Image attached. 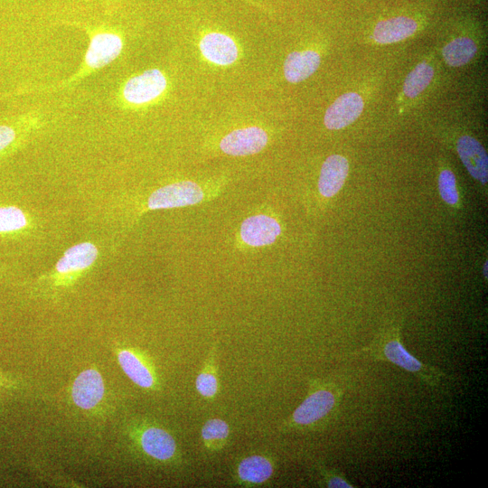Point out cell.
<instances>
[{"mask_svg": "<svg viewBox=\"0 0 488 488\" xmlns=\"http://www.w3.org/2000/svg\"><path fill=\"white\" fill-rule=\"evenodd\" d=\"M320 62V54L314 50L292 52L285 60L284 76L290 83H299L314 74Z\"/></svg>", "mask_w": 488, "mask_h": 488, "instance_id": "15", "label": "cell"}, {"mask_svg": "<svg viewBox=\"0 0 488 488\" xmlns=\"http://www.w3.org/2000/svg\"><path fill=\"white\" fill-rule=\"evenodd\" d=\"M203 199L202 188L191 181L178 182L155 191L148 199V208L169 209L196 204Z\"/></svg>", "mask_w": 488, "mask_h": 488, "instance_id": "6", "label": "cell"}, {"mask_svg": "<svg viewBox=\"0 0 488 488\" xmlns=\"http://www.w3.org/2000/svg\"><path fill=\"white\" fill-rule=\"evenodd\" d=\"M349 172L348 160L340 155H332L324 162L319 180L318 190L326 198L335 195L343 187Z\"/></svg>", "mask_w": 488, "mask_h": 488, "instance_id": "14", "label": "cell"}, {"mask_svg": "<svg viewBox=\"0 0 488 488\" xmlns=\"http://www.w3.org/2000/svg\"><path fill=\"white\" fill-rule=\"evenodd\" d=\"M487 267H488V265H487V260H486L483 265V276L486 279H487Z\"/></svg>", "mask_w": 488, "mask_h": 488, "instance_id": "28", "label": "cell"}, {"mask_svg": "<svg viewBox=\"0 0 488 488\" xmlns=\"http://www.w3.org/2000/svg\"><path fill=\"white\" fill-rule=\"evenodd\" d=\"M122 49L121 38L112 33H100L92 37L86 54L90 68H100L118 56Z\"/></svg>", "mask_w": 488, "mask_h": 488, "instance_id": "16", "label": "cell"}, {"mask_svg": "<svg viewBox=\"0 0 488 488\" xmlns=\"http://www.w3.org/2000/svg\"><path fill=\"white\" fill-rule=\"evenodd\" d=\"M127 434L133 450L146 463L174 466L182 462L173 434L158 423L145 418L135 420L128 426Z\"/></svg>", "mask_w": 488, "mask_h": 488, "instance_id": "3", "label": "cell"}, {"mask_svg": "<svg viewBox=\"0 0 488 488\" xmlns=\"http://www.w3.org/2000/svg\"><path fill=\"white\" fill-rule=\"evenodd\" d=\"M167 80L157 69H152L127 80L123 89L125 99L131 104H145L158 98L165 90Z\"/></svg>", "mask_w": 488, "mask_h": 488, "instance_id": "8", "label": "cell"}, {"mask_svg": "<svg viewBox=\"0 0 488 488\" xmlns=\"http://www.w3.org/2000/svg\"><path fill=\"white\" fill-rule=\"evenodd\" d=\"M418 30V23L407 16L393 17L379 22L373 30V39L380 44L403 41Z\"/></svg>", "mask_w": 488, "mask_h": 488, "instance_id": "17", "label": "cell"}, {"mask_svg": "<svg viewBox=\"0 0 488 488\" xmlns=\"http://www.w3.org/2000/svg\"><path fill=\"white\" fill-rule=\"evenodd\" d=\"M199 47L207 61L219 66L232 64L239 56V49L234 40L220 32L205 33L200 41Z\"/></svg>", "mask_w": 488, "mask_h": 488, "instance_id": "12", "label": "cell"}, {"mask_svg": "<svg viewBox=\"0 0 488 488\" xmlns=\"http://www.w3.org/2000/svg\"><path fill=\"white\" fill-rule=\"evenodd\" d=\"M267 132L258 127L239 128L227 134L220 143L221 150L230 155L244 156L261 151L267 144Z\"/></svg>", "mask_w": 488, "mask_h": 488, "instance_id": "9", "label": "cell"}, {"mask_svg": "<svg viewBox=\"0 0 488 488\" xmlns=\"http://www.w3.org/2000/svg\"><path fill=\"white\" fill-rule=\"evenodd\" d=\"M106 387L101 373L94 368L81 371L73 380L70 398L73 404L85 411L97 409L105 398Z\"/></svg>", "mask_w": 488, "mask_h": 488, "instance_id": "5", "label": "cell"}, {"mask_svg": "<svg viewBox=\"0 0 488 488\" xmlns=\"http://www.w3.org/2000/svg\"><path fill=\"white\" fill-rule=\"evenodd\" d=\"M280 232L279 223L274 218L264 214L244 220L239 231L241 239L252 247L272 244Z\"/></svg>", "mask_w": 488, "mask_h": 488, "instance_id": "13", "label": "cell"}, {"mask_svg": "<svg viewBox=\"0 0 488 488\" xmlns=\"http://www.w3.org/2000/svg\"><path fill=\"white\" fill-rule=\"evenodd\" d=\"M344 389L335 380L312 378L302 403L278 427L281 433L325 429L338 417Z\"/></svg>", "mask_w": 488, "mask_h": 488, "instance_id": "1", "label": "cell"}, {"mask_svg": "<svg viewBox=\"0 0 488 488\" xmlns=\"http://www.w3.org/2000/svg\"><path fill=\"white\" fill-rule=\"evenodd\" d=\"M26 225V215L20 208L0 206V234L18 231Z\"/></svg>", "mask_w": 488, "mask_h": 488, "instance_id": "23", "label": "cell"}, {"mask_svg": "<svg viewBox=\"0 0 488 488\" xmlns=\"http://www.w3.org/2000/svg\"><path fill=\"white\" fill-rule=\"evenodd\" d=\"M364 102L357 92L338 97L326 109L324 123L328 129H342L353 123L362 113Z\"/></svg>", "mask_w": 488, "mask_h": 488, "instance_id": "10", "label": "cell"}, {"mask_svg": "<svg viewBox=\"0 0 488 488\" xmlns=\"http://www.w3.org/2000/svg\"><path fill=\"white\" fill-rule=\"evenodd\" d=\"M476 52V43L468 37L455 38L442 49L443 58L446 64L451 67H461L467 64L473 60Z\"/></svg>", "mask_w": 488, "mask_h": 488, "instance_id": "21", "label": "cell"}, {"mask_svg": "<svg viewBox=\"0 0 488 488\" xmlns=\"http://www.w3.org/2000/svg\"><path fill=\"white\" fill-rule=\"evenodd\" d=\"M438 189L442 199L450 205L458 202L455 177L451 170L445 169L439 174Z\"/></svg>", "mask_w": 488, "mask_h": 488, "instance_id": "24", "label": "cell"}, {"mask_svg": "<svg viewBox=\"0 0 488 488\" xmlns=\"http://www.w3.org/2000/svg\"><path fill=\"white\" fill-rule=\"evenodd\" d=\"M15 138V131L8 126H0V151L6 148Z\"/></svg>", "mask_w": 488, "mask_h": 488, "instance_id": "26", "label": "cell"}, {"mask_svg": "<svg viewBox=\"0 0 488 488\" xmlns=\"http://www.w3.org/2000/svg\"><path fill=\"white\" fill-rule=\"evenodd\" d=\"M275 470L276 465L272 457L263 454H253L238 462L232 473V480L239 486H260L272 478Z\"/></svg>", "mask_w": 488, "mask_h": 488, "instance_id": "7", "label": "cell"}, {"mask_svg": "<svg viewBox=\"0 0 488 488\" xmlns=\"http://www.w3.org/2000/svg\"><path fill=\"white\" fill-rule=\"evenodd\" d=\"M245 1H248V2H249V3L251 2L252 4H254V3H253L252 1H250V0H245Z\"/></svg>", "mask_w": 488, "mask_h": 488, "instance_id": "29", "label": "cell"}, {"mask_svg": "<svg viewBox=\"0 0 488 488\" xmlns=\"http://www.w3.org/2000/svg\"><path fill=\"white\" fill-rule=\"evenodd\" d=\"M354 353H363L374 361L390 362L413 374L430 388L438 387L447 377L442 370L422 362L406 349L398 324L384 327L368 346Z\"/></svg>", "mask_w": 488, "mask_h": 488, "instance_id": "2", "label": "cell"}, {"mask_svg": "<svg viewBox=\"0 0 488 488\" xmlns=\"http://www.w3.org/2000/svg\"><path fill=\"white\" fill-rule=\"evenodd\" d=\"M195 389L198 394L208 401H212L220 391L218 344L211 345L202 364V370L195 379Z\"/></svg>", "mask_w": 488, "mask_h": 488, "instance_id": "18", "label": "cell"}, {"mask_svg": "<svg viewBox=\"0 0 488 488\" xmlns=\"http://www.w3.org/2000/svg\"><path fill=\"white\" fill-rule=\"evenodd\" d=\"M457 154L470 175L486 185L488 181V156L484 147L474 137L464 135L456 142Z\"/></svg>", "mask_w": 488, "mask_h": 488, "instance_id": "11", "label": "cell"}, {"mask_svg": "<svg viewBox=\"0 0 488 488\" xmlns=\"http://www.w3.org/2000/svg\"><path fill=\"white\" fill-rule=\"evenodd\" d=\"M434 68L427 62L418 63L406 77L403 84V93L408 98H416L431 82L434 77Z\"/></svg>", "mask_w": 488, "mask_h": 488, "instance_id": "22", "label": "cell"}, {"mask_svg": "<svg viewBox=\"0 0 488 488\" xmlns=\"http://www.w3.org/2000/svg\"><path fill=\"white\" fill-rule=\"evenodd\" d=\"M98 255L97 248L90 242L76 244L67 249L56 264L60 274L83 270L89 267Z\"/></svg>", "mask_w": 488, "mask_h": 488, "instance_id": "19", "label": "cell"}, {"mask_svg": "<svg viewBox=\"0 0 488 488\" xmlns=\"http://www.w3.org/2000/svg\"><path fill=\"white\" fill-rule=\"evenodd\" d=\"M317 472L321 476V483L328 488H353L354 485L339 470L317 465Z\"/></svg>", "mask_w": 488, "mask_h": 488, "instance_id": "25", "label": "cell"}, {"mask_svg": "<svg viewBox=\"0 0 488 488\" xmlns=\"http://www.w3.org/2000/svg\"><path fill=\"white\" fill-rule=\"evenodd\" d=\"M19 386V382L17 380H14L6 375H5L3 372L0 371V387L6 388V389H12V388H17Z\"/></svg>", "mask_w": 488, "mask_h": 488, "instance_id": "27", "label": "cell"}, {"mask_svg": "<svg viewBox=\"0 0 488 488\" xmlns=\"http://www.w3.org/2000/svg\"><path fill=\"white\" fill-rule=\"evenodd\" d=\"M115 355L121 370L135 385L149 391L160 389L158 373L147 354L135 347L117 346Z\"/></svg>", "mask_w": 488, "mask_h": 488, "instance_id": "4", "label": "cell"}, {"mask_svg": "<svg viewBox=\"0 0 488 488\" xmlns=\"http://www.w3.org/2000/svg\"><path fill=\"white\" fill-rule=\"evenodd\" d=\"M230 436V427L222 418L208 419L201 428V438L206 451L214 453L222 450Z\"/></svg>", "mask_w": 488, "mask_h": 488, "instance_id": "20", "label": "cell"}]
</instances>
